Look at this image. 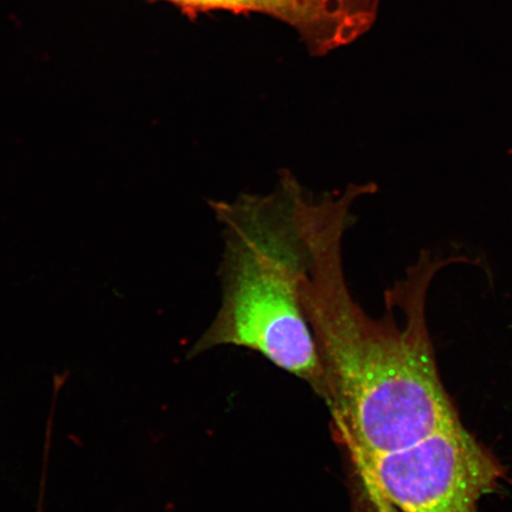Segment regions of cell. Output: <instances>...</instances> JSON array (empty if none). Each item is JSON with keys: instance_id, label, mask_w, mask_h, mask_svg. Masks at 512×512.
Returning a JSON list of instances; mask_svg holds the SVG:
<instances>
[{"instance_id": "cell-2", "label": "cell", "mask_w": 512, "mask_h": 512, "mask_svg": "<svg viewBox=\"0 0 512 512\" xmlns=\"http://www.w3.org/2000/svg\"><path fill=\"white\" fill-rule=\"evenodd\" d=\"M223 253L219 312L191 356L234 345L258 351L324 399L325 382L302 290L310 251L296 203L277 191L217 201Z\"/></svg>"}, {"instance_id": "cell-3", "label": "cell", "mask_w": 512, "mask_h": 512, "mask_svg": "<svg viewBox=\"0 0 512 512\" xmlns=\"http://www.w3.org/2000/svg\"><path fill=\"white\" fill-rule=\"evenodd\" d=\"M352 459L363 485L398 512H478L501 477L459 421L399 450Z\"/></svg>"}, {"instance_id": "cell-1", "label": "cell", "mask_w": 512, "mask_h": 512, "mask_svg": "<svg viewBox=\"0 0 512 512\" xmlns=\"http://www.w3.org/2000/svg\"><path fill=\"white\" fill-rule=\"evenodd\" d=\"M360 197L348 185L307 200L310 261L302 290L324 400L352 458L399 450L459 421L440 380L425 318L427 288L450 261L422 255L407 279L386 294L389 305L405 311V328L392 315L368 317L351 296L343 266L344 234Z\"/></svg>"}, {"instance_id": "cell-4", "label": "cell", "mask_w": 512, "mask_h": 512, "mask_svg": "<svg viewBox=\"0 0 512 512\" xmlns=\"http://www.w3.org/2000/svg\"><path fill=\"white\" fill-rule=\"evenodd\" d=\"M364 489H366L367 501L371 512H398L392 505L388 504L382 497L377 495L374 490L366 488V486H364Z\"/></svg>"}]
</instances>
